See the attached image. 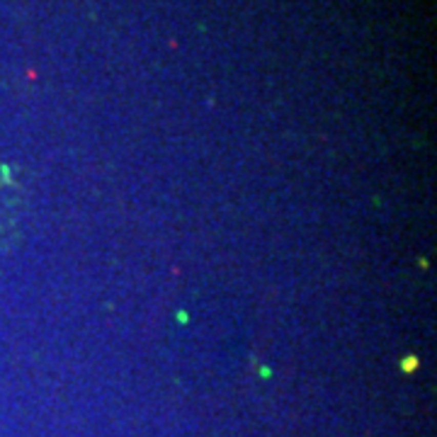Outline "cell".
<instances>
[{"label":"cell","instance_id":"obj_1","mask_svg":"<svg viewBox=\"0 0 437 437\" xmlns=\"http://www.w3.org/2000/svg\"><path fill=\"white\" fill-rule=\"evenodd\" d=\"M415 367H418V357H415V355H410L408 360L403 362V369H406V372H413Z\"/></svg>","mask_w":437,"mask_h":437}]
</instances>
